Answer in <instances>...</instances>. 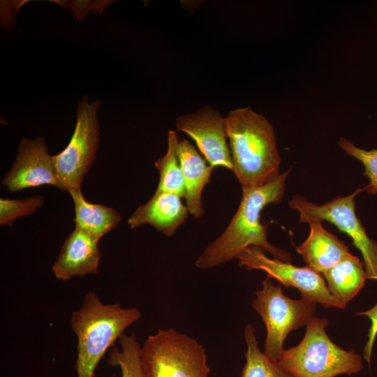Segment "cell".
<instances>
[{"label": "cell", "instance_id": "9a60e30c", "mask_svg": "<svg viewBox=\"0 0 377 377\" xmlns=\"http://www.w3.org/2000/svg\"><path fill=\"white\" fill-rule=\"evenodd\" d=\"M177 156L185 184L186 205L190 214L199 219L205 214L202 203V193L209 183L213 167L199 154L187 140L179 141Z\"/></svg>", "mask_w": 377, "mask_h": 377}, {"label": "cell", "instance_id": "ba28073f", "mask_svg": "<svg viewBox=\"0 0 377 377\" xmlns=\"http://www.w3.org/2000/svg\"><path fill=\"white\" fill-rule=\"evenodd\" d=\"M367 188V186L357 188L347 196L337 197L322 205L295 195L289 205L299 212L300 223L306 218H317L332 223L348 235L362 256L367 279L377 281V242L369 237L355 210V198Z\"/></svg>", "mask_w": 377, "mask_h": 377}, {"label": "cell", "instance_id": "ffe728a7", "mask_svg": "<svg viewBox=\"0 0 377 377\" xmlns=\"http://www.w3.org/2000/svg\"><path fill=\"white\" fill-rule=\"evenodd\" d=\"M120 348L113 346L110 350L107 362L119 367L121 377H144L141 363V346L134 334H123L118 339Z\"/></svg>", "mask_w": 377, "mask_h": 377}, {"label": "cell", "instance_id": "44dd1931", "mask_svg": "<svg viewBox=\"0 0 377 377\" xmlns=\"http://www.w3.org/2000/svg\"><path fill=\"white\" fill-rule=\"evenodd\" d=\"M43 204L44 199L41 195L14 200L1 198L0 224L12 226L17 219L31 214Z\"/></svg>", "mask_w": 377, "mask_h": 377}, {"label": "cell", "instance_id": "ac0fdd59", "mask_svg": "<svg viewBox=\"0 0 377 377\" xmlns=\"http://www.w3.org/2000/svg\"><path fill=\"white\" fill-rule=\"evenodd\" d=\"M178 135L175 131H169L168 151L155 161L159 174L156 191L171 193L181 198L185 196V184L177 156Z\"/></svg>", "mask_w": 377, "mask_h": 377}, {"label": "cell", "instance_id": "603a6c76", "mask_svg": "<svg viewBox=\"0 0 377 377\" xmlns=\"http://www.w3.org/2000/svg\"><path fill=\"white\" fill-rule=\"evenodd\" d=\"M356 315L367 316L371 321V325L367 334V340L362 352V357L370 367L372 350L377 337V303L367 311L356 313Z\"/></svg>", "mask_w": 377, "mask_h": 377}, {"label": "cell", "instance_id": "2e32d148", "mask_svg": "<svg viewBox=\"0 0 377 377\" xmlns=\"http://www.w3.org/2000/svg\"><path fill=\"white\" fill-rule=\"evenodd\" d=\"M332 296L346 306L367 279L363 263L350 253L322 274Z\"/></svg>", "mask_w": 377, "mask_h": 377}, {"label": "cell", "instance_id": "6da1fadb", "mask_svg": "<svg viewBox=\"0 0 377 377\" xmlns=\"http://www.w3.org/2000/svg\"><path fill=\"white\" fill-rule=\"evenodd\" d=\"M290 172L288 170L262 186L242 187V197L236 213L221 235L199 255L195 262L196 267L208 269L223 265L251 246L269 253L274 258L292 262L288 251L268 241V226L261 223L264 208L282 200Z\"/></svg>", "mask_w": 377, "mask_h": 377}, {"label": "cell", "instance_id": "3957f363", "mask_svg": "<svg viewBox=\"0 0 377 377\" xmlns=\"http://www.w3.org/2000/svg\"><path fill=\"white\" fill-rule=\"evenodd\" d=\"M141 316L136 307L123 308L118 302L103 304L94 291H89L70 320L77 339V377H94L95 369L105 353Z\"/></svg>", "mask_w": 377, "mask_h": 377}, {"label": "cell", "instance_id": "e0dca14e", "mask_svg": "<svg viewBox=\"0 0 377 377\" xmlns=\"http://www.w3.org/2000/svg\"><path fill=\"white\" fill-rule=\"evenodd\" d=\"M75 207V223L78 228L99 241L121 221V216L114 208L87 201L81 188L69 191Z\"/></svg>", "mask_w": 377, "mask_h": 377}, {"label": "cell", "instance_id": "8fae6325", "mask_svg": "<svg viewBox=\"0 0 377 377\" xmlns=\"http://www.w3.org/2000/svg\"><path fill=\"white\" fill-rule=\"evenodd\" d=\"M1 183L11 192L44 184L58 187L53 158L47 152L44 138H22L16 159Z\"/></svg>", "mask_w": 377, "mask_h": 377}, {"label": "cell", "instance_id": "7c38bea8", "mask_svg": "<svg viewBox=\"0 0 377 377\" xmlns=\"http://www.w3.org/2000/svg\"><path fill=\"white\" fill-rule=\"evenodd\" d=\"M98 242L75 227L64 241L52 267L55 277L66 281L98 274L101 257Z\"/></svg>", "mask_w": 377, "mask_h": 377}, {"label": "cell", "instance_id": "7402d4cb", "mask_svg": "<svg viewBox=\"0 0 377 377\" xmlns=\"http://www.w3.org/2000/svg\"><path fill=\"white\" fill-rule=\"evenodd\" d=\"M338 144L348 154L360 161L364 167V175L369 179V194L377 193V149L367 151L356 147L351 141L340 138Z\"/></svg>", "mask_w": 377, "mask_h": 377}, {"label": "cell", "instance_id": "7a4b0ae2", "mask_svg": "<svg viewBox=\"0 0 377 377\" xmlns=\"http://www.w3.org/2000/svg\"><path fill=\"white\" fill-rule=\"evenodd\" d=\"M225 121L232 172L242 187L262 186L276 179L281 158L269 121L249 107L230 111Z\"/></svg>", "mask_w": 377, "mask_h": 377}, {"label": "cell", "instance_id": "277c9868", "mask_svg": "<svg viewBox=\"0 0 377 377\" xmlns=\"http://www.w3.org/2000/svg\"><path fill=\"white\" fill-rule=\"evenodd\" d=\"M328 325L327 318L313 316L301 341L283 350L277 360L280 366L294 377H335L360 371L363 357L354 349L335 344L325 331Z\"/></svg>", "mask_w": 377, "mask_h": 377}, {"label": "cell", "instance_id": "4fadbf2b", "mask_svg": "<svg viewBox=\"0 0 377 377\" xmlns=\"http://www.w3.org/2000/svg\"><path fill=\"white\" fill-rule=\"evenodd\" d=\"M181 197L171 193L155 191L128 220L131 228L149 224L167 237H171L188 216V209Z\"/></svg>", "mask_w": 377, "mask_h": 377}, {"label": "cell", "instance_id": "d6986e66", "mask_svg": "<svg viewBox=\"0 0 377 377\" xmlns=\"http://www.w3.org/2000/svg\"><path fill=\"white\" fill-rule=\"evenodd\" d=\"M244 338L247 350L241 377H294L285 371L277 361L260 351L255 329L250 323L245 327Z\"/></svg>", "mask_w": 377, "mask_h": 377}, {"label": "cell", "instance_id": "5bb4252c", "mask_svg": "<svg viewBox=\"0 0 377 377\" xmlns=\"http://www.w3.org/2000/svg\"><path fill=\"white\" fill-rule=\"evenodd\" d=\"M320 219L306 218L301 223L310 227L308 237L296 247L307 266L323 274L349 255L348 246L336 235L326 230Z\"/></svg>", "mask_w": 377, "mask_h": 377}, {"label": "cell", "instance_id": "8992f818", "mask_svg": "<svg viewBox=\"0 0 377 377\" xmlns=\"http://www.w3.org/2000/svg\"><path fill=\"white\" fill-rule=\"evenodd\" d=\"M255 293L256 298L251 306L260 316L267 331L264 353L277 361L288 334L307 325L314 316L316 303L304 297L290 298L283 294L281 284H274L267 276L263 281V288Z\"/></svg>", "mask_w": 377, "mask_h": 377}, {"label": "cell", "instance_id": "52a82bcc", "mask_svg": "<svg viewBox=\"0 0 377 377\" xmlns=\"http://www.w3.org/2000/svg\"><path fill=\"white\" fill-rule=\"evenodd\" d=\"M100 104V100L89 103L87 96L82 97L71 140L63 151L52 156L58 188L62 191L81 188L94 161L99 142L97 111Z\"/></svg>", "mask_w": 377, "mask_h": 377}, {"label": "cell", "instance_id": "9c48e42d", "mask_svg": "<svg viewBox=\"0 0 377 377\" xmlns=\"http://www.w3.org/2000/svg\"><path fill=\"white\" fill-rule=\"evenodd\" d=\"M237 259L239 266H245L248 270L261 269L267 274V277L287 288H295L302 297L325 308L341 309L346 307L332 296L322 274L307 265L297 267L289 262L270 258L263 250L253 246L245 249Z\"/></svg>", "mask_w": 377, "mask_h": 377}, {"label": "cell", "instance_id": "30bf717a", "mask_svg": "<svg viewBox=\"0 0 377 377\" xmlns=\"http://www.w3.org/2000/svg\"><path fill=\"white\" fill-rule=\"evenodd\" d=\"M175 126L177 131L186 133L195 142L211 166L232 170L225 118L216 109L203 106L180 115L175 120Z\"/></svg>", "mask_w": 377, "mask_h": 377}, {"label": "cell", "instance_id": "5b68a950", "mask_svg": "<svg viewBox=\"0 0 377 377\" xmlns=\"http://www.w3.org/2000/svg\"><path fill=\"white\" fill-rule=\"evenodd\" d=\"M140 363L144 377H208L210 372L203 346L173 328L147 337Z\"/></svg>", "mask_w": 377, "mask_h": 377}]
</instances>
